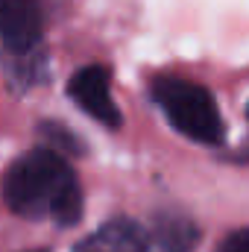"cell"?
<instances>
[{
    "label": "cell",
    "instance_id": "30bf717a",
    "mask_svg": "<svg viewBox=\"0 0 249 252\" xmlns=\"http://www.w3.org/2000/svg\"><path fill=\"white\" fill-rule=\"evenodd\" d=\"M247 118H249V106H247Z\"/></svg>",
    "mask_w": 249,
    "mask_h": 252
},
{
    "label": "cell",
    "instance_id": "52a82bcc",
    "mask_svg": "<svg viewBox=\"0 0 249 252\" xmlns=\"http://www.w3.org/2000/svg\"><path fill=\"white\" fill-rule=\"evenodd\" d=\"M38 132L47 138V147L59 150L62 156H82V153H85L82 141H79V138H76L70 129H64L62 124H53V121H47V124L38 126Z\"/></svg>",
    "mask_w": 249,
    "mask_h": 252
},
{
    "label": "cell",
    "instance_id": "9c48e42d",
    "mask_svg": "<svg viewBox=\"0 0 249 252\" xmlns=\"http://www.w3.org/2000/svg\"><path fill=\"white\" fill-rule=\"evenodd\" d=\"M30 252H47V250H30Z\"/></svg>",
    "mask_w": 249,
    "mask_h": 252
},
{
    "label": "cell",
    "instance_id": "7a4b0ae2",
    "mask_svg": "<svg viewBox=\"0 0 249 252\" xmlns=\"http://www.w3.org/2000/svg\"><path fill=\"white\" fill-rule=\"evenodd\" d=\"M153 100L179 135L208 147L223 144L226 126H223L214 94L205 85L182 76H158L153 82Z\"/></svg>",
    "mask_w": 249,
    "mask_h": 252
},
{
    "label": "cell",
    "instance_id": "5b68a950",
    "mask_svg": "<svg viewBox=\"0 0 249 252\" xmlns=\"http://www.w3.org/2000/svg\"><path fill=\"white\" fill-rule=\"evenodd\" d=\"M153 235L132 217L106 220L97 232L82 238L73 252H150Z\"/></svg>",
    "mask_w": 249,
    "mask_h": 252
},
{
    "label": "cell",
    "instance_id": "3957f363",
    "mask_svg": "<svg viewBox=\"0 0 249 252\" xmlns=\"http://www.w3.org/2000/svg\"><path fill=\"white\" fill-rule=\"evenodd\" d=\"M112 76L103 64H85L79 67L70 82H67V97L88 115L94 118L97 124L109 126V129H118L121 126V109L118 103L112 100Z\"/></svg>",
    "mask_w": 249,
    "mask_h": 252
},
{
    "label": "cell",
    "instance_id": "6da1fadb",
    "mask_svg": "<svg viewBox=\"0 0 249 252\" xmlns=\"http://www.w3.org/2000/svg\"><path fill=\"white\" fill-rule=\"evenodd\" d=\"M9 211L27 220L50 217L56 226H76L82 217V188L59 150L35 147L18 156L3 179Z\"/></svg>",
    "mask_w": 249,
    "mask_h": 252
},
{
    "label": "cell",
    "instance_id": "ba28073f",
    "mask_svg": "<svg viewBox=\"0 0 249 252\" xmlns=\"http://www.w3.org/2000/svg\"><path fill=\"white\" fill-rule=\"evenodd\" d=\"M217 252H249V229H238V232L226 235Z\"/></svg>",
    "mask_w": 249,
    "mask_h": 252
},
{
    "label": "cell",
    "instance_id": "8992f818",
    "mask_svg": "<svg viewBox=\"0 0 249 252\" xmlns=\"http://www.w3.org/2000/svg\"><path fill=\"white\" fill-rule=\"evenodd\" d=\"M153 244L158 252H193L199 244V229L196 223L185 217V214H176V211H164V214H156V223H153Z\"/></svg>",
    "mask_w": 249,
    "mask_h": 252
},
{
    "label": "cell",
    "instance_id": "277c9868",
    "mask_svg": "<svg viewBox=\"0 0 249 252\" xmlns=\"http://www.w3.org/2000/svg\"><path fill=\"white\" fill-rule=\"evenodd\" d=\"M0 38L9 56L24 59L41 50L38 0H0Z\"/></svg>",
    "mask_w": 249,
    "mask_h": 252
}]
</instances>
